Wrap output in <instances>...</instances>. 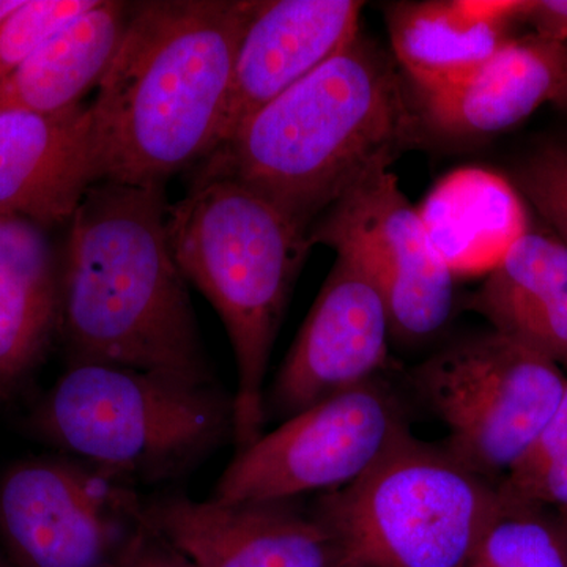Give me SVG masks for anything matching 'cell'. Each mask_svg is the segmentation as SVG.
Returning a JSON list of instances; mask_svg holds the SVG:
<instances>
[{"mask_svg":"<svg viewBox=\"0 0 567 567\" xmlns=\"http://www.w3.org/2000/svg\"><path fill=\"white\" fill-rule=\"evenodd\" d=\"M100 0H24L0 25V84L54 33L87 13Z\"/></svg>","mask_w":567,"mask_h":567,"instance_id":"obj_23","label":"cell"},{"mask_svg":"<svg viewBox=\"0 0 567 567\" xmlns=\"http://www.w3.org/2000/svg\"><path fill=\"white\" fill-rule=\"evenodd\" d=\"M167 235L186 282L218 312L237 368L234 443L264 434L265 377L295 279L311 245L281 208L244 183L197 177L167 208Z\"/></svg>","mask_w":567,"mask_h":567,"instance_id":"obj_4","label":"cell"},{"mask_svg":"<svg viewBox=\"0 0 567 567\" xmlns=\"http://www.w3.org/2000/svg\"><path fill=\"white\" fill-rule=\"evenodd\" d=\"M502 495L498 513L462 567H567V514Z\"/></svg>","mask_w":567,"mask_h":567,"instance_id":"obj_21","label":"cell"},{"mask_svg":"<svg viewBox=\"0 0 567 567\" xmlns=\"http://www.w3.org/2000/svg\"><path fill=\"white\" fill-rule=\"evenodd\" d=\"M496 333L567 361V246L528 230L511 246L472 298Z\"/></svg>","mask_w":567,"mask_h":567,"instance_id":"obj_18","label":"cell"},{"mask_svg":"<svg viewBox=\"0 0 567 567\" xmlns=\"http://www.w3.org/2000/svg\"><path fill=\"white\" fill-rule=\"evenodd\" d=\"M566 364H567V361H566Z\"/></svg>","mask_w":567,"mask_h":567,"instance_id":"obj_30","label":"cell"},{"mask_svg":"<svg viewBox=\"0 0 567 567\" xmlns=\"http://www.w3.org/2000/svg\"><path fill=\"white\" fill-rule=\"evenodd\" d=\"M514 186L567 246V145L533 153L518 166Z\"/></svg>","mask_w":567,"mask_h":567,"instance_id":"obj_24","label":"cell"},{"mask_svg":"<svg viewBox=\"0 0 567 567\" xmlns=\"http://www.w3.org/2000/svg\"><path fill=\"white\" fill-rule=\"evenodd\" d=\"M164 186L100 182L69 224L61 323L70 363L216 385L188 286L175 262Z\"/></svg>","mask_w":567,"mask_h":567,"instance_id":"obj_1","label":"cell"},{"mask_svg":"<svg viewBox=\"0 0 567 567\" xmlns=\"http://www.w3.org/2000/svg\"><path fill=\"white\" fill-rule=\"evenodd\" d=\"M128 18V2L100 0L0 84V111L52 114L81 106L114 61Z\"/></svg>","mask_w":567,"mask_h":567,"instance_id":"obj_20","label":"cell"},{"mask_svg":"<svg viewBox=\"0 0 567 567\" xmlns=\"http://www.w3.org/2000/svg\"><path fill=\"white\" fill-rule=\"evenodd\" d=\"M112 567H197L182 551L148 524L142 520L126 540Z\"/></svg>","mask_w":567,"mask_h":567,"instance_id":"obj_25","label":"cell"},{"mask_svg":"<svg viewBox=\"0 0 567 567\" xmlns=\"http://www.w3.org/2000/svg\"><path fill=\"white\" fill-rule=\"evenodd\" d=\"M144 503L78 458L21 461L0 476V550L14 567H112Z\"/></svg>","mask_w":567,"mask_h":567,"instance_id":"obj_9","label":"cell"},{"mask_svg":"<svg viewBox=\"0 0 567 567\" xmlns=\"http://www.w3.org/2000/svg\"><path fill=\"white\" fill-rule=\"evenodd\" d=\"M413 380L450 432L447 447L494 481L528 450L567 388L558 363L494 330L440 350Z\"/></svg>","mask_w":567,"mask_h":567,"instance_id":"obj_7","label":"cell"},{"mask_svg":"<svg viewBox=\"0 0 567 567\" xmlns=\"http://www.w3.org/2000/svg\"><path fill=\"white\" fill-rule=\"evenodd\" d=\"M344 567H360V566H354V565H347Z\"/></svg>","mask_w":567,"mask_h":567,"instance_id":"obj_28","label":"cell"},{"mask_svg":"<svg viewBox=\"0 0 567 567\" xmlns=\"http://www.w3.org/2000/svg\"><path fill=\"white\" fill-rule=\"evenodd\" d=\"M524 21L532 24L536 35L567 43V0H527Z\"/></svg>","mask_w":567,"mask_h":567,"instance_id":"obj_26","label":"cell"},{"mask_svg":"<svg viewBox=\"0 0 567 567\" xmlns=\"http://www.w3.org/2000/svg\"><path fill=\"white\" fill-rule=\"evenodd\" d=\"M567 96V43L532 33L507 41L475 73L443 91L417 93V115L447 137L491 136Z\"/></svg>","mask_w":567,"mask_h":567,"instance_id":"obj_15","label":"cell"},{"mask_svg":"<svg viewBox=\"0 0 567 567\" xmlns=\"http://www.w3.org/2000/svg\"><path fill=\"white\" fill-rule=\"evenodd\" d=\"M358 33L334 55L251 115L197 163V177L244 183L309 234L365 175L420 142L421 123L401 73Z\"/></svg>","mask_w":567,"mask_h":567,"instance_id":"obj_2","label":"cell"},{"mask_svg":"<svg viewBox=\"0 0 567 567\" xmlns=\"http://www.w3.org/2000/svg\"><path fill=\"white\" fill-rule=\"evenodd\" d=\"M410 436L404 409L377 379L287 417L237 451L210 499L293 502L311 492L339 491Z\"/></svg>","mask_w":567,"mask_h":567,"instance_id":"obj_8","label":"cell"},{"mask_svg":"<svg viewBox=\"0 0 567 567\" xmlns=\"http://www.w3.org/2000/svg\"><path fill=\"white\" fill-rule=\"evenodd\" d=\"M0 567H14L9 559H7L6 555L2 554V550H0Z\"/></svg>","mask_w":567,"mask_h":567,"instance_id":"obj_27","label":"cell"},{"mask_svg":"<svg viewBox=\"0 0 567 567\" xmlns=\"http://www.w3.org/2000/svg\"><path fill=\"white\" fill-rule=\"evenodd\" d=\"M144 518L197 567H344L333 533L292 502L218 503L166 495Z\"/></svg>","mask_w":567,"mask_h":567,"instance_id":"obj_12","label":"cell"},{"mask_svg":"<svg viewBox=\"0 0 567 567\" xmlns=\"http://www.w3.org/2000/svg\"><path fill=\"white\" fill-rule=\"evenodd\" d=\"M499 484L450 447L410 436L315 516L360 567H462L502 506Z\"/></svg>","mask_w":567,"mask_h":567,"instance_id":"obj_6","label":"cell"},{"mask_svg":"<svg viewBox=\"0 0 567 567\" xmlns=\"http://www.w3.org/2000/svg\"><path fill=\"white\" fill-rule=\"evenodd\" d=\"M61 323V260L47 230L0 216V404L43 360Z\"/></svg>","mask_w":567,"mask_h":567,"instance_id":"obj_17","label":"cell"},{"mask_svg":"<svg viewBox=\"0 0 567 567\" xmlns=\"http://www.w3.org/2000/svg\"><path fill=\"white\" fill-rule=\"evenodd\" d=\"M308 241L333 249L374 284L395 338H432L453 316L456 276L390 167L365 175L331 205Z\"/></svg>","mask_w":567,"mask_h":567,"instance_id":"obj_10","label":"cell"},{"mask_svg":"<svg viewBox=\"0 0 567 567\" xmlns=\"http://www.w3.org/2000/svg\"><path fill=\"white\" fill-rule=\"evenodd\" d=\"M390 316L374 284L336 257L274 385L265 415L287 417L377 380L388 363Z\"/></svg>","mask_w":567,"mask_h":567,"instance_id":"obj_11","label":"cell"},{"mask_svg":"<svg viewBox=\"0 0 567 567\" xmlns=\"http://www.w3.org/2000/svg\"><path fill=\"white\" fill-rule=\"evenodd\" d=\"M566 106H567V99H566V102H565Z\"/></svg>","mask_w":567,"mask_h":567,"instance_id":"obj_29","label":"cell"},{"mask_svg":"<svg viewBox=\"0 0 567 567\" xmlns=\"http://www.w3.org/2000/svg\"><path fill=\"white\" fill-rule=\"evenodd\" d=\"M363 9L360 0H257L213 151L265 104L344 51L361 32Z\"/></svg>","mask_w":567,"mask_h":567,"instance_id":"obj_13","label":"cell"},{"mask_svg":"<svg viewBox=\"0 0 567 567\" xmlns=\"http://www.w3.org/2000/svg\"><path fill=\"white\" fill-rule=\"evenodd\" d=\"M257 0L130 3L91 107L100 182L166 186L207 158Z\"/></svg>","mask_w":567,"mask_h":567,"instance_id":"obj_3","label":"cell"},{"mask_svg":"<svg viewBox=\"0 0 567 567\" xmlns=\"http://www.w3.org/2000/svg\"><path fill=\"white\" fill-rule=\"evenodd\" d=\"M417 212L456 278L487 276L529 230L516 186L480 167L447 174Z\"/></svg>","mask_w":567,"mask_h":567,"instance_id":"obj_19","label":"cell"},{"mask_svg":"<svg viewBox=\"0 0 567 567\" xmlns=\"http://www.w3.org/2000/svg\"><path fill=\"white\" fill-rule=\"evenodd\" d=\"M503 494L567 514V388L555 415L499 483Z\"/></svg>","mask_w":567,"mask_h":567,"instance_id":"obj_22","label":"cell"},{"mask_svg":"<svg viewBox=\"0 0 567 567\" xmlns=\"http://www.w3.org/2000/svg\"><path fill=\"white\" fill-rule=\"evenodd\" d=\"M100 183L91 107L0 111V216L48 230L70 224Z\"/></svg>","mask_w":567,"mask_h":567,"instance_id":"obj_14","label":"cell"},{"mask_svg":"<svg viewBox=\"0 0 567 567\" xmlns=\"http://www.w3.org/2000/svg\"><path fill=\"white\" fill-rule=\"evenodd\" d=\"M527 0H424L386 9L395 62L416 93L443 91L475 73L524 21Z\"/></svg>","mask_w":567,"mask_h":567,"instance_id":"obj_16","label":"cell"},{"mask_svg":"<svg viewBox=\"0 0 567 567\" xmlns=\"http://www.w3.org/2000/svg\"><path fill=\"white\" fill-rule=\"evenodd\" d=\"M234 395L216 385L102 363H70L32 427L63 456L126 483L188 475L234 442Z\"/></svg>","mask_w":567,"mask_h":567,"instance_id":"obj_5","label":"cell"}]
</instances>
